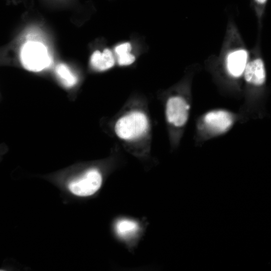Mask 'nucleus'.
Here are the masks:
<instances>
[{"label": "nucleus", "mask_w": 271, "mask_h": 271, "mask_svg": "<svg viewBox=\"0 0 271 271\" xmlns=\"http://www.w3.org/2000/svg\"><path fill=\"white\" fill-rule=\"evenodd\" d=\"M149 122L147 115L141 111H132L116 122L114 130L117 136L126 141L137 140L147 132Z\"/></svg>", "instance_id": "1"}, {"label": "nucleus", "mask_w": 271, "mask_h": 271, "mask_svg": "<svg viewBox=\"0 0 271 271\" xmlns=\"http://www.w3.org/2000/svg\"><path fill=\"white\" fill-rule=\"evenodd\" d=\"M21 60L23 67L33 72L40 71L48 67L51 59L46 47L38 42H28L22 47Z\"/></svg>", "instance_id": "2"}, {"label": "nucleus", "mask_w": 271, "mask_h": 271, "mask_svg": "<svg viewBox=\"0 0 271 271\" xmlns=\"http://www.w3.org/2000/svg\"><path fill=\"white\" fill-rule=\"evenodd\" d=\"M233 114L225 109H217L205 113L201 120L203 129L209 135L217 136L228 131L232 126Z\"/></svg>", "instance_id": "3"}, {"label": "nucleus", "mask_w": 271, "mask_h": 271, "mask_svg": "<svg viewBox=\"0 0 271 271\" xmlns=\"http://www.w3.org/2000/svg\"><path fill=\"white\" fill-rule=\"evenodd\" d=\"M101 183L100 173L97 170L92 169L72 181L68 187L70 191L76 195L88 196L95 193L100 187Z\"/></svg>", "instance_id": "4"}, {"label": "nucleus", "mask_w": 271, "mask_h": 271, "mask_svg": "<svg viewBox=\"0 0 271 271\" xmlns=\"http://www.w3.org/2000/svg\"><path fill=\"white\" fill-rule=\"evenodd\" d=\"M190 106L183 97L173 96L167 101L166 115L168 122L172 125L181 127L188 121Z\"/></svg>", "instance_id": "5"}, {"label": "nucleus", "mask_w": 271, "mask_h": 271, "mask_svg": "<svg viewBox=\"0 0 271 271\" xmlns=\"http://www.w3.org/2000/svg\"><path fill=\"white\" fill-rule=\"evenodd\" d=\"M245 80L254 85H261L265 80V71L262 61L255 59L247 64L244 71Z\"/></svg>", "instance_id": "6"}, {"label": "nucleus", "mask_w": 271, "mask_h": 271, "mask_svg": "<svg viewBox=\"0 0 271 271\" xmlns=\"http://www.w3.org/2000/svg\"><path fill=\"white\" fill-rule=\"evenodd\" d=\"M247 53L245 50H238L230 54L227 61V67L229 74L238 77L244 72L246 65Z\"/></svg>", "instance_id": "7"}, {"label": "nucleus", "mask_w": 271, "mask_h": 271, "mask_svg": "<svg viewBox=\"0 0 271 271\" xmlns=\"http://www.w3.org/2000/svg\"><path fill=\"white\" fill-rule=\"evenodd\" d=\"M90 62L94 69L102 71L113 67L115 59L112 51L105 49L102 53L98 50L94 51L90 57Z\"/></svg>", "instance_id": "8"}, {"label": "nucleus", "mask_w": 271, "mask_h": 271, "mask_svg": "<svg viewBox=\"0 0 271 271\" xmlns=\"http://www.w3.org/2000/svg\"><path fill=\"white\" fill-rule=\"evenodd\" d=\"M131 45L128 42H125L117 45L114 49L118 64L120 66L131 64L135 61V57L130 51Z\"/></svg>", "instance_id": "9"}, {"label": "nucleus", "mask_w": 271, "mask_h": 271, "mask_svg": "<svg viewBox=\"0 0 271 271\" xmlns=\"http://www.w3.org/2000/svg\"><path fill=\"white\" fill-rule=\"evenodd\" d=\"M55 72L61 82L66 87H72L77 82V79L76 76L67 66L64 64L58 65L55 68Z\"/></svg>", "instance_id": "10"}, {"label": "nucleus", "mask_w": 271, "mask_h": 271, "mask_svg": "<svg viewBox=\"0 0 271 271\" xmlns=\"http://www.w3.org/2000/svg\"><path fill=\"white\" fill-rule=\"evenodd\" d=\"M137 223L132 220L121 219L116 224V230L119 235L126 237L134 233L138 229Z\"/></svg>", "instance_id": "11"}, {"label": "nucleus", "mask_w": 271, "mask_h": 271, "mask_svg": "<svg viewBox=\"0 0 271 271\" xmlns=\"http://www.w3.org/2000/svg\"><path fill=\"white\" fill-rule=\"evenodd\" d=\"M259 3H264L265 2L266 0H256Z\"/></svg>", "instance_id": "12"}]
</instances>
